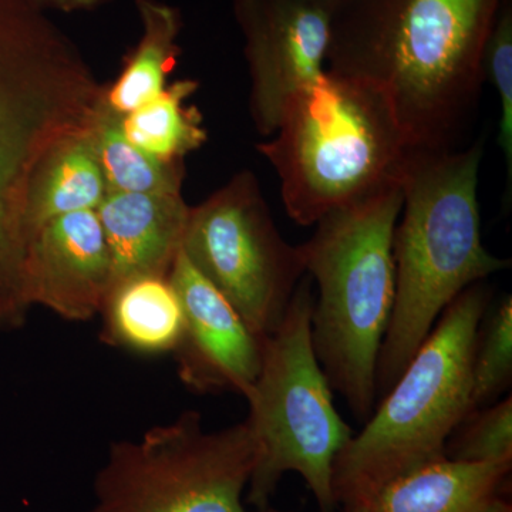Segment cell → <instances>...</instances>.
<instances>
[{"instance_id":"6da1fadb","label":"cell","mask_w":512,"mask_h":512,"mask_svg":"<svg viewBox=\"0 0 512 512\" xmlns=\"http://www.w3.org/2000/svg\"><path fill=\"white\" fill-rule=\"evenodd\" d=\"M503 0H345L326 70L383 90L410 147L457 150L484 84L483 52Z\"/></svg>"},{"instance_id":"7a4b0ae2","label":"cell","mask_w":512,"mask_h":512,"mask_svg":"<svg viewBox=\"0 0 512 512\" xmlns=\"http://www.w3.org/2000/svg\"><path fill=\"white\" fill-rule=\"evenodd\" d=\"M104 86L79 47L28 0H0V336L25 326L28 208L37 174L96 126Z\"/></svg>"},{"instance_id":"3957f363","label":"cell","mask_w":512,"mask_h":512,"mask_svg":"<svg viewBox=\"0 0 512 512\" xmlns=\"http://www.w3.org/2000/svg\"><path fill=\"white\" fill-rule=\"evenodd\" d=\"M483 156V140L457 150L410 151L402 175L403 218L393 234L396 295L377 363V402L444 309L468 286L510 268V259L488 252L481 237Z\"/></svg>"},{"instance_id":"277c9868","label":"cell","mask_w":512,"mask_h":512,"mask_svg":"<svg viewBox=\"0 0 512 512\" xmlns=\"http://www.w3.org/2000/svg\"><path fill=\"white\" fill-rule=\"evenodd\" d=\"M402 183L329 212L299 245L318 285L312 346L333 392L366 423L377 403V363L396 295L393 234L402 214Z\"/></svg>"},{"instance_id":"5b68a950","label":"cell","mask_w":512,"mask_h":512,"mask_svg":"<svg viewBox=\"0 0 512 512\" xmlns=\"http://www.w3.org/2000/svg\"><path fill=\"white\" fill-rule=\"evenodd\" d=\"M272 137L256 150L274 165L285 210L303 227L402 183L413 150L383 90L328 70L289 99Z\"/></svg>"},{"instance_id":"8992f818","label":"cell","mask_w":512,"mask_h":512,"mask_svg":"<svg viewBox=\"0 0 512 512\" xmlns=\"http://www.w3.org/2000/svg\"><path fill=\"white\" fill-rule=\"evenodd\" d=\"M491 299L485 281L478 282L441 313L365 427L336 458L333 494L338 505L370 504L397 478L444 456L447 440L473 410L471 363Z\"/></svg>"},{"instance_id":"52a82bcc","label":"cell","mask_w":512,"mask_h":512,"mask_svg":"<svg viewBox=\"0 0 512 512\" xmlns=\"http://www.w3.org/2000/svg\"><path fill=\"white\" fill-rule=\"evenodd\" d=\"M315 296L311 276L296 286L284 319L264 340L262 365L251 389L247 421L256 461L249 504L268 508L286 473L299 474L320 511L335 512L333 467L353 431L333 403V390L312 346Z\"/></svg>"},{"instance_id":"ba28073f","label":"cell","mask_w":512,"mask_h":512,"mask_svg":"<svg viewBox=\"0 0 512 512\" xmlns=\"http://www.w3.org/2000/svg\"><path fill=\"white\" fill-rule=\"evenodd\" d=\"M256 461L248 421L207 430L195 410L111 444L87 512H247Z\"/></svg>"},{"instance_id":"9c48e42d","label":"cell","mask_w":512,"mask_h":512,"mask_svg":"<svg viewBox=\"0 0 512 512\" xmlns=\"http://www.w3.org/2000/svg\"><path fill=\"white\" fill-rule=\"evenodd\" d=\"M183 252L262 339L278 328L306 275L299 247L282 238L248 170L191 207Z\"/></svg>"},{"instance_id":"30bf717a","label":"cell","mask_w":512,"mask_h":512,"mask_svg":"<svg viewBox=\"0 0 512 512\" xmlns=\"http://www.w3.org/2000/svg\"><path fill=\"white\" fill-rule=\"evenodd\" d=\"M256 131L272 137L286 103L326 72L332 12L313 0H234Z\"/></svg>"},{"instance_id":"8fae6325","label":"cell","mask_w":512,"mask_h":512,"mask_svg":"<svg viewBox=\"0 0 512 512\" xmlns=\"http://www.w3.org/2000/svg\"><path fill=\"white\" fill-rule=\"evenodd\" d=\"M170 281L184 311L183 335L173 353L181 382L198 394L245 397L261 370L265 339L248 328L231 303L191 265L183 249L171 268Z\"/></svg>"},{"instance_id":"7c38bea8","label":"cell","mask_w":512,"mask_h":512,"mask_svg":"<svg viewBox=\"0 0 512 512\" xmlns=\"http://www.w3.org/2000/svg\"><path fill=\"white\" fill-rule=\"evenodd\" d=\"M113 284V265L96 210L72 212L42 225L30 241L26 291L69 322L100 315Z\"/></svg>"},{"instance_id":"4fadbf2b","label":"cell","mask_w":512,"mask_h":512,"mask_svg":"<svg viewBox=\"0 0 512 512\" xmlns=\"http://www.w3.org/2000/svg\"><path fill=\"white\" fill-rule=\"evenodd\" d=\"M96 211L110 249L111 286L170 275L191 211L181 192H109Z\"/></svg>"},{"instance_id":"5bb4252c","label":"cell","mask_w":512,"mask_h":512,"mask_svg":"<svg viewBox=\"0 0 512 512\" xmlns=\"http://www.w3.org/2000/svg\"><path fill=\"white\" fill-rule=\"evenodd\" d=\"M512 460L466 463L446 456L384 487L372 512H512Z\"/></svg>"},{"instance_id":"9a60e30c","label":"cell","mask_w":512,"mask_h":512,"mask_svg":"<svg viewBox=\"0 0 512 512\" xmlns=\"http://www.w3.org/2000/svg\"><path fill=\"white\" fill-rule=\"evenodd\" d=\"M100 316L101 340L140 356L174 353L183 335V305L170 275L117 282L111 286Z\"/></svg>"},{"instance_id":"2e32d148","label":"cell","mask_w":512,"mask_h":512,"mask_svg":"<svg viewBox=\"0 0 512 512\" xmlns=\"http://www.w3.org/2000/svg\"><path fill=\"white\" fill-rule=\"evenodd\" d=\"M134 5L141 23L140 39L124 59L116 82L104 87L101 99V114L117 121L163 92L181 55L180 9L161 0H134Z\"/></svg>"},{"instance_id":"e0dca14e","label":"cell","mask_w":512,"mask_h":512,"mask_svg":"<svg viewBox=\"0 0 512 512\" xmlns=\"http://www.w3.org/2000/svg\"><path fill=\"white\" fill-rule=\"evenodd\" d=\"M90 133L57 150L37 174L28 208L32 237L37 229L53 218L72 212L97 210L106 197V183Z\"/></svg>"},{"instance_id":"ac0fdd59","label":"cell","mask_w":512,"mask_h":512,"mask_svg":"<svg viewBox=\"0 0 512 512\" xmlns=\"http://www.w3.org/2000/svg\"><path fill=\"white\" fill-rule=\"evenodd\" d=\"M195 80H177L154 99L120 121L124 136L134 146L167 163L183 161L204 146L208 134L201 111L185 101L197 92Z\"/></svg>"},{"instance_id":"d6986e66","label":"cell","mask_w":512,"mask_h":512,"mask_svg":"<svg viewBox=\"0 0 512 512\" xmlns=\"http://www.w3.org/2000/svg\"><path fill=\"white\" fill-rule=\"evenodd\" d=\"M92 143L109 192H181L183 161L158 160L134 146L121 130L120 121L100 113Z\"/></svg>"},{"instance_id":"ffe728a7","label":"cell","mask_w":512,"mask_h":512,"mask_svg":"<svg viewBox=\"0 0 512 512\" xmlns=\"http://www.w3.org/2000/svg\"><path fill=\"white\" fill-rule=\"evenodd\" d=\"M512 382V298L488 308L478 326L471 363L473 410L488 406L510 390Z\"/></svg>"},{"instance_id":"44dd1931","label":"cell","mask_w":512,"mask_h":512,"mask_svg":"<svg viewBox=\"0 0 512 512\" xmlns=\"http://www.w3.org/2000/svg\"><path fill=\"white\" fill-rule=\"evenodd\" d=\"M444 456L466 463L512 460L511 394L471 410L447 440Z\"/></svg>"},{"instance_id":"7402d4cb","label":"cell","mask_w":512,"mask_h":512,"mask_svg":"<svg viewBox=\"0 0 512 512\" xmlns=\"http://www.w3.org/2000/svg\"><path fill=\"white\" fill-rule=\"evenodd\" d=\"M484 80H490L501 101L498 144L507 167L505 197L511 202L512 184V0H503L498 9L483 52Z\"/></svg>"},{"instance_id":"603a6c76","label":"cell","mask_w":512,"mask_h":512,"mask_svg":"<svg viewBox=\"0 0 512 512\" xmlns=\"http://www.w3.org/2000/svg\"><path fill=\"white\" fill-rule=\"evenodd\" d=\"M33 6L43 10H56V12L73 13L94 10L107 5L111 0H28Z\"/></svg>"},{"instance_id":"cb8c5ba5","label":"cell","mask_w":512,"mask_h":512,"mask_svg":"<svg viewBox=\"0 0 512 512\" xmlns=\"http://www.w3.org/2000/svg\"><path fill=\"white\" fill-rule=\"evenodd\" d=\"M343 511L342 512H372L370 510L369 504H348V505H342Z\"/></svg>"},{"instance_id":"d4e9b609","label":"cell","mask_w":512,"mask_h":512,"mask_svg":"<svg viewBox=\"0 0 512 512\" xmlns=\"http://www.w3.org/2000/svg\"><path fill=\"white\" fill-rule=\"evenodd\" d=\"M313 2L319 3V5L325 6L326 9H329L330 12H333L340 3L345 2V0H313Z\"/></svg>"},{"instance_id":"484cf974","label":"cell","mask_w":512,"mask_h":512,"mask_svg":"<svg viewBox=\"0 0 512 512\" xmlns=\"http://www.w3.org/2000/svg\"><path fill=\"white\" fill-rule=\"evenodd\" d=\"M258 512H279V511L269 510V508H264V510H259Z\"/></svg>"}]
</instances>
